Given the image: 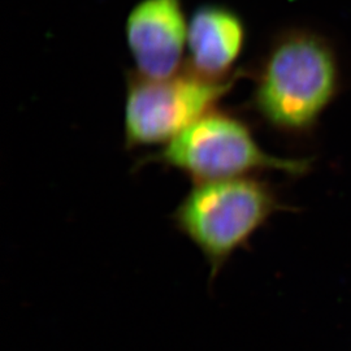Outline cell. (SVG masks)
<instances>
[{
  "label": "cell",
  "mask_w": 351,
  "mask_h": 351,
  "mask_svg": "<svg viewBox=\"0 0 351 351\" xmlns=\"http://www.w3.org/2000/svg\"><path fill=\"white\" fill-rule=\"evenodd\" d=\"M252 73V111L271 129L290 137L310 134L342 85L333 43L304 27L278 33Z\"/></svg>",
  "instance_id": "6da1fadb"
},
{
  "label": "cell",
  "mask_w": 351,
  "mask_h": 351,
  "mask_svg": "<svg viewBox=\"0 0 351 351\" xmlns=\"http://www.w3.org/2000/svg\"><path fill=\"white\" fill-rule=\"evenodd\" d=\"M287 206L254 176L194 182L172 213L175 228L201 251L211 281L228 261L249 249L255 233Z\"/></svg>",
  "instance_id": "7a4b0ae2"
},
{
  "label": "cell",
  "mask_w": 351,
  "mask_h": 351,
  "mask_svg": "<svg viewBox=\"0 0 351 351\" xmlns=\"http://www.w3.org/2000/svg\"><path fill=\"white\" fill-rule=\"evenodd\" d=\"M146 164H158L186 176L193 182H202L263 172L303 176L310 171L313 160L267 152L242 117L215 108L143 158L138 167Z\"/></svg>",
  "instance_id": "3957f363"
},
{
  "label": "cell",
  "mask_w": 351,
  "mask_h": 351,
  "mask_svg": "<svg viewBox=\"0 0 351 351\" xmlns=\"http://www.w3.org/2000/svg\"><path fill=\"white\" fill-rule=\"evenodd\" d=\"M245 68L226 80H210L184 68L177 75L152 80L137 72L125 75L124 146L126 150L163 146L215 108L233 90Z\"/></svg>",
  "instance_id": "277c9868"
},
{
  "label": "cell",
  "mask_w": 351,
  "mask_h": 351,
  "mask_svg": "<svg viewBox=\"0 0 351 351\" xmlns=\"http://www.w3.org/2000/svg\"><path fill=\"white\" fill-rule=\"evenodd\" d=\"M189 19L182 0H139L125 20L126 46L138 75L163 80L185 68Z\"/></svg>",
  "instance_id": "5b68a950"
},
{
  "label": "cell",
  "mask_w": 351,
  "mask_h": 351,
  "mask_svg": "<svg viewBox=\"0 0 351 351\" xmlns=\"http://www.w3.org/2000/svg\"><path fill=\"white\" fill-rule=\"evenodd\" d=\"M246 39L247 29L239 12L224 4H202L189 17L185 66L210 80H226L241 68L236 64Z\"/></svg>",
  "instance_id": "8992f818"
}]
</instances>
